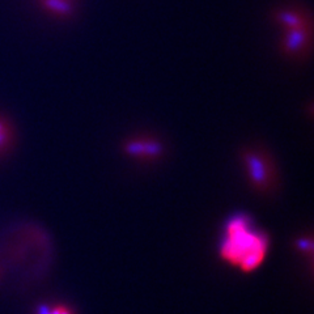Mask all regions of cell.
I'll return each instance as SVG.
<instances>
[{"label": "cell", "mask_w": 314, "mask_h": 314, "mask_svg": "<svg viewBox=\"0 0 314 314\" xmlns=\"http://www.w3.org/2000/svg\"><path fill=\"white\" fill-rule=\"evenodd\" d=\"M268 245V237L255 228L250 217L239 213L225 224L220 256L244 272H251L263 263Z\"/></svg>", "instance_id": "6da1fadb"}, {"label": "cell", "mask_w": 314, "mask_h": 314, "mask_svg": "<svg viewBox=\"0 0 314 314\" xmlns=\"http://www.w3.org/2000/svg\"><path fill=\"white\" fill-rule=\"evenodd\" d=\"M282 23H284L287 34H285V46L289 51L299 52L305 46L306 41V28L305 20L300 17L294 12H284L280 16Z\"/></svg>", "instance_id": "7a4b0ae2"}, {"label": "cell", "mask_w": 314, "mask_h": 314, "mask_svg": "<svg viewBox=\"0 0 314 314\" xmlns=\"http://www.w3.org/2000/svg\"><path fill=\"white\" fill-rule=\"evenodd\" d=\"M157 147L159 145H156L155 143H151V141H134L128 145V151L135 153V155L145 156V152H147V156H153L159 150Z\"/></svg>", "instance_id": "277c9868"}, {"label": "cell", "mask_w": 314, "mask_h": 314, "mask_svg": "<svg viewBox=\"0 0 314 314\" xmlns=\"http://www.w3.org/2000/svg\"><path fill=\"white\" fill-rule=\"evenodd\" d=\"M12 140V130L8 122L0 117V153H3L9 147Z\"/></svg>", "instance_id": "5b68a950"}, {"label": "cell", "mask_w": 314, "mask_h": 314, "mask_svg": "<svg viewBox=\"0 0 314 314\" xmlns=\"http://www.w3.org/2000/svg\"><path fill=\"white\" fill-rule=\"evenodd\" d=\"M37 314H72V311L63 305H41L38 308Z\"/></svg>", "instance_id": "8992f818"}, {"label": "cell", "mask_w": 314, "mask_h": 314, "mask_svg": "<svg viewBox=\"0 0 314 314\" xmlns=\"http://www.w3.org/2000/svg\"><path fill=\"white\" fill-rule=\"evenodd\" d=\"M246 165H248V169L250 170V177L253 178V181L258 186L265 188L267 182L271 179V174L267 162L263 160V157L251 153V155L246 156Z\"/></svg>", "instance_id": "3957f363"}]
</instances>
